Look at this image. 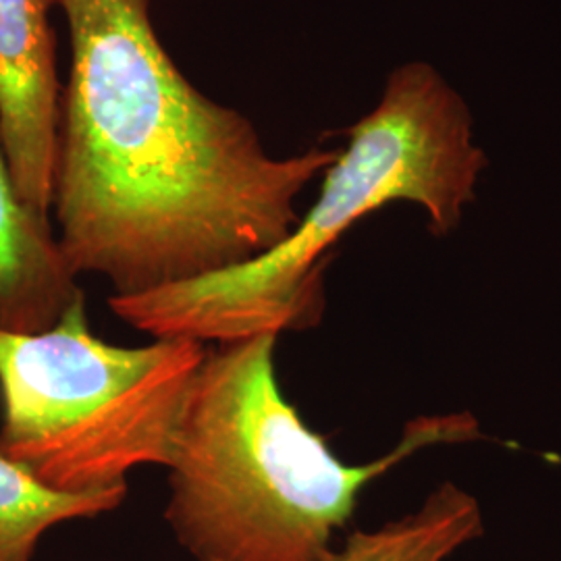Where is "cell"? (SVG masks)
Here are the masks:
<instances>
[{
	"label": "cell",
	"instance_id": "cell-1",
	"mask_svg": "<svg viewBox=\"0 0 561 561\" xmlns=\"http://www.w3.org/2000/svg\"><path fill=\"white\" fill-rule=\"evenodd\" d=\"M71 41L50 210L62 256L113 296L254 261L300 221L304 187L337 161L273 159L252 121L198 92L164 50L150 0H55Z\"/></svg>",
	"mask_w": 561,
	"mask_h": 561
},
{
	"label": "cell",
	"instance_id": "cell-2",
	"mask_svg": "<svg viewBox=\"0 0 561 561\" xmlns=\"http://www.w3.org/2000/svg\"><path fill=\"white\" fill-rule=\"evenodd\" d=\"M277 340L215 343L192 385L164 518L196 561H331L370 482L426 447L481 437L470 414L421 416L389 454L345 463L285 400Z\"/></svg>",
	"mask_w": 561,
	"mask_h": 561
},
{
	"label": "cell",
	"instance_id": "cell-3",
	"mask_svg": "<svg viewBox=\"0 0 561 561\" xmlns=\"http://www.w3.org/2000/svg\"><path fill=\"white\" fill-rule=\"evenodd\" d=\"M345 136L347 148L324 171L319 201L279 245L201 279L111 296L108 308L154 340L279 337L321 319L327 254L366 215L391 202H414L435 236L460 225L486 159L472 144L466 104L431 65L396 69L379 106Z\"/></svg>",
	"mask_w": 561,
	"mask_h": 561
},
{
	"label": "cell",
	"instance_id": "cell-4",
	"mask_svg": "<svg viewBox=\"0 0 561 561\" xmlns=\"http://www.w3.org/2000/svg\"><path fill=\"white\" fill-rule=\"evenodd\" d=\"M206 350L185 337L106 343L90 331L85 300L41 333L0 331V456L69 495L169 468Z\"/></svg>",
	"mask_w": 561,
	"mask_h": 561
},
{
	"label": "cell",
	"instance_id": "cell-5",
	"mask_svg": "<svg viewBox=\"0 0 561 561\" xmlns=\"http://www.w3.org/2000/svg\"><path fill=\"white\" fill-rule=\"evenodd\" d=\"M55 0H0V146L21 201L48 217L57 157L60 92Z\"/></svg>",
	"mask_w": 561,
	"mask_h": 561
},
{
	"label": "cell",
	"instance_id": "cell-6",
	"mask_svg": "<svg viewBox=\"0 0 561 561\" xmlns=\"http://www.w3.org/2000/svg\"><path fill=\"white\" fill-rule=\"evenodd\" d=\"M80 300L50 219L21 201L0 146V331L41 333Z\"/></svg>",
	"mask_w": 561,
	"mask_h": 561
},
{
	"label": "cell",
	"instance_id": "cell-7",
	"mask_svg": "<svg viewBox=\"0 0 561 561\" xmlns=\"http://www.w3.org/2000/svg\"><path fill=\"white\" fill-rule=\"evenodd\" d=\"M481 535V503L458 484L443 482L416 512L352 533L331 561H449Z\"/></svg>",
	"mask_w": 561,
	"mask_h": 561
},
{
	"label": "cell",
	"instance_id": "cell-8",
	"mask_svg": "<svg viewBox=\"0 0 561 561\" xmlns=\"http://www.w3.org/2000/svg\"><path fill=\"white\" fill-rule=\"evenodd\" d=\"M125 497L127 486L85 495L59 493L0 456V561H34L50 528L99 518L117 510Z\"/></svg>",
	"mask_w": 561,
	"mask_h": 561
}]
</instances>
